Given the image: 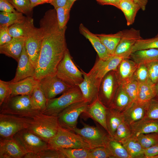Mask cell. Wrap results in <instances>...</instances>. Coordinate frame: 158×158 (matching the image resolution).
Returning a JSON list of instances; mask_svg holds the SVG:
<instances>
[{"mask_svg":"<svg viewBox=\"0 0 158 158\" xmlns=\"http://www.w3.org/2000/svg\"><path fill=\"white\" fill-rule=\"evenodd\" d=\"M79 30L81 34L91 43L97 52L99 59H105L112 55L102 43L96 34L90 32L83 24L81 23L80 25Z\"/></svg>","mask_w":158,"mask_h":158,"instance_id":"obj_24","label":"cell"},{"mask_svg":"<svg viewBox=\"0 0 158 158\" xmlns=\"http://www.w3.org/2000/svg\"><path fill=\"white\" fill-rule=\"evenodd\" d=\"M138 83H144L150 80L147 68L145 64L139 65L133 76Z\"/></svg>","mask_w":158,"mask_h":158,"instance_id":"obj_48","label":"cell"},{"mask_svg":"<svg viewBox=\"0 0 158 158\" xmlns=\"http://www.w3.org/2000/svg\"><path fill=\"white\" fill-rule=\"evenodd\" d=\"M32 8L38 5L42 4L41 0H29Z\"/></svg>","mask_w":158,"mask_h":158,"instance_id":"obj_56","label":"cell"},{"mask_svg":"<svg viewBox=\"0 0 158 158\" xmlns=\"http://www.w3.org/2000/svg\"><path fill=\"white\" fill-rule=\"evenodd\" d=\"M132 135L130 126L123 120L118 126L113 138L122 143Z\"/></svg>","mask_w":158,"mask_h":158,"instance_id":"obj_39","label":"cell"},{"mask_svg":"<svg viewBox=\"0 0 158 158\" xmlns=\"http://www.w3.org/2000/svg\"><path fill=\"white\" fill-rule=\"evenodd\" d=\"M89 103L83 101L73 104L68 107L57 116L61 127L72 131L77 127L79 116L87 109Z\"/></svg>","mask_w":158,"mask_h":158,"instance_id":"obj_10","label":"cell"},{"mask_svg":"<svg viewBox=\"0 0 158 158\" xmlns=\"http://www.w3.org/2000/svg\"><path fill=\"white\" fill-rule=\"evenodd\" d=\"M145 118L158 120V97H156L148 102Z\"/></svg>","mask_w":158,"mask_h":158,"instance_id":"obj_45","label":"cell"},{"mask_svg":"<svg viewBox=\"0 0 158 158\" xmlns=\"http://www.w3.org/2000/svg\"><path fill=\"white\" fill-rule=\"evenodd\" d=\"M123 34V31H120L114 34H96L101 42L106 48L109 53L113 55L115 50Z\"/></svg>","mask_w":158,"mask_h":158,"instance_id":"obj_34","label":"cell"},{"mask_svg":"<svg viewBox=\"0 0 158 158\" xmlns=\"http://www.w3.org/2000/svg\"><path fill=\"white\" fill-rule=\"evenodd\" d=\"M125 58L112 55L105 59L99 58L87 75L96 83L99 85L105 75L109 72L116 70L122 60Z\"/></svg>","mask_w":158,"mask_h":158,"instance_id":"obj_12","label":"cell"},{"mask_svg":"<svg viewBox=\"0 0 158 158\" xmlns=\"http://www.w3.org/2000/svg\"><path fill=\"white\" fill-rule=\"evenodd\" d=\"M145 158H153L158 155V143L145 148L144 151Z\"/></svg>","mask_w":158,"mask_h":158,"instance_id":"obj_52","label":"cell"},{"mask_svg":"<svg viewBox=\"0 0 158 158\" xmlns=\"http://www.w3.org/2000/svg\"><path fill=\"white\" fill-rule=\"evenodd\" d=\"M49 148H91L90 145L80 135L60 126L55 135L48 142Z\"/></svg>","mask_w":158,"mask_h":158,"instance_id":"obj_5","label":"cell"},{"mask_svg":"<svg viewBox=\"0 0 158 158\" xmlns=\"http://www.w3.org/2000/svg\"><path fill=\"white\" fill-rule=\"evenodd\" d=\"M125 148L131 158H145L144 149L136 137L132 136L121 143Z\"/></svg>","mask_w":158,"mask_h":158,"instance_id":"obj_33","label":"cell"},{"mask_svg":"<svg viewBox=\"0 0 158 158\" xmlns=\"http://www.w3.org/2000/svg\"><path fill=\"white\" fill-rule=\"evenodd\" d=\"M130 126L132 136L135 137L142 134L158 133V120L144 118Z\"/></svg>","mask_w":158,"mask_h":158,"instance_id":"obj_25","label":"cell"},{"mask_svg":"<svg viewBox=\"0 0 158 158\" xmlns=\"http://www.w3.org/2000/svg\"><path fill=\"white\" fill-rule=\"evenodd\" d=\"M9 81L0 80V106L6 103L11 97L12 90Z\"/></svg>","mask_w":158,"mask_h":158,"instance_id":"obj_47","label":"cell"},{"mask_svg":"<svg viewBox=\"0 0 158 158\" xmlns=\"http://www.w3.org/2000/svg\"><path fill=\"white\" fill-rule=\"evenodd\" d=\"M39 81L40 87L47 100L54 98L73 87L66 83L56 74L44 78Z\"/></svg>","mask_w":158,"mask_h":158,"instance_id":"obj_14","label":"cell"},{"mask_svg":"<svg viewBox=\"0 0 158 158\" xmlns=\"http://www.w3.org/2000/svg\"><path fill=\"white\" fill-rule=\"evenodd\" d=\"M27 153H37L49 148L48 142L27 128L21 130L13 136Z\"/></svg>","mask_w":158,"mask_h":158,"instance_id":"obj_11","label":"cell"},{"mask_svg":"<svg viewBox=\"0 0 158 158\" xmlns=\"http://www.w3.org/2000/svg\"><path fill=\"white\" fill-rule=\"evenodd\" d=\"M47 99L39 84L31 95L32 108L38 112H43L46 108Z\"/></svg>","mask_w":158,"mask_h":158,"instance_id":"obj_32","label":"cell"},{"mask_svg":"<svg viewBox=\"0 0 158 158\" xmlns=\"http://www.w3.org/2000/svg\"><path fill=\"white\" fill-rule=\"evenodd\" d=\"M17 11L28 15L32 11L29 0H8Z\"/></svg>","mask_w":158,"mask_h":158,"instance_id":"obj_46","label":"cell"},{"mask_svg":"<svg viewBox=\"0 0 158 158\" xmlns=\"http://www.w3.org/2000/svg\"><path fill=\"white\" fill-rule=\"evenodd\" d=\"M26 17L23 13L17 11L15 13H0V27H8L24 19Z\"/></svg>","mask_w":158,"mask_h":158,"instance_id":"obj_37","label":"cell"},{"mask_svg":"<svg viewBox=\"0 0 158 158\" xmlns=\"http://www.w3.org/2000/svg\"><path fill=\"white\" fill-rule=\"evenodd\" d=\"M145 65L148 70L150 80L155 84L158 80V60L148 63Z\"/></svg>","mask_w":158,"mask_h":158,"instance_id":"obj_49","label":"cell"},{"mask_svg":"<svg viewBox=\"0 0 158 158\" xmlns=\"http://www.w3.org/2000/svg\"><path fill=\"white\" fill-rule=\"evenodd\" d=\"M83 77V81L78 86L80 89L85 101L90 104L97 99L99 85L93 82L86 73L81 69Z\"/></svg>","mask_w":158,"mask_h":158,"instance_id":"obj_23","label":"cell"},{"mask_svg":"<svg viewBox=\"0 0 158 158\" xmlns=\"http://www.w3.org/2000/svg\"><path fill=\"white\" fill-rule=\"evenodd\" d=\"M32 118L0 113V139L13 138L21 130L28 128Z\"/></svg>","mask_w":158,"mask_h":158,"instance_id":"obj_7","label":"cell"},{"mask_svg":"<svg viewBox=\"0 0 158 158\" xmlns=\"http://www.w3.org/2000/svg\"><path fill=\"white\" fill-rule=\"evenodd\" d=\"M149 49H158V36L150 38H142L138 40L133 47L132 52Z\"/></svg>","mask_w":158,"mask_h":158,"instance_id":"obj_42","label":"cell"},{"mask_svg":"<svg viewBox=\"0 0 158 158\" xmlns=\"http://www.w3.org/2000/svg\"><path fill=\"white\" fill-rule=\"evenodd\" d=\"M89 158H113L109 150L104 146H99L90 149Z\"/></svg>","mask_w":158,"mask_h":158,"instance_id":"obj_44","label":"cell"},{"mask_svg":"<svg viewBox=\"0 0 158 158\" xmlns=\"http://www.w3.org/2000/svg\"><path fill=\"white\" fill-rule=\"evenodd\" d=\"M73 4L68 0L64 6L55 9L58 23L61 29L66 27V25L69 18L70 11Z\"/></svg>","mask_w":158,"mask_h":158,"instance_id":"obj_36","label":"cell"},{"mask_svg":"<svg viewBox=\"0 0 158 158\" xmlns=\"http://www.w3.org/2000/svg\"><path fill=\"white\" fill-rule=\"evenodd\" d=\"M40 24L43 38L35 76L39 80L56 75L58 65L67 49L65 37L67 27H59L55 9L47 11Z\"/></svg>","mask_w":158,"mask_h":158,"instance_id":"obj_1","label":"cell"},{"mask_svg":"<svg viewBox=\"0 0 158 158\" xmlns=\"http://www.w3.org/2000/svg\"><path fill=\"white\" fill-rule=\"evenodd\" d=\"M68 0L71 2L74 3V2L77 0Z\"/></svg>","mask_w":158,"mask_h":158,"instance_id":"obj_59","label":"cell"},{"mask_svg":"<svg viewBox=\"0 0 158 158\" xmlns=\"http://www.w3.org/2000/svg\"><path fill=\"white\" fill-rule=\"evenodd\" d=\"M148 102H133L121 113L123 120L130 126L145 117Z\"/></svg>","mask_w":158,"mask_h":158,"instance_id":"obj_19","label":"cell"},{"mask_svg":"<svg viewBox=\"0 0 158 158\" xmlns=\"http://www.w3.org/2000/svg\"><path fill=\"white\" fill-rule=\"evenodd\" d=\"M0 113L32 118L39 113L32 108L31 95H18L11 97L0 106Z\"/></svg>","mask_w":158,"mask_h":158,"instance_id":"obj_4","label":"cell"},{"mask_svg":"<svg viewBox=\"0 0 158 158\" xmlns=\"http://www.w3.org/2000/svg\"><path fill=\"white\" fill-rule=\"evenodd\" d=\"M83 101L85 100L78 86H73L59 97L47 100L46 108L42 113L57 116L71 104Z\"/></svg>","mask_w":158,"mask_h":158,"instance_id":"obj_3","label":"cell"},{"mask_svg":"<svg viewBox=\"0 0 158 158\" xmlns=\"http://www.w3.org/2000/svg\"><path fill=\"white\" fill-rule=\"evenodd\" d=\"M119 8L124 15L128 26L134 23L136 14L140 9L139 6L132 0H120Z\"/></svg>","mask_w":158,"mask_h":158,"instance_id":"obj_31","label":"cell"},{"mask_svg":"<svg viewBox=\"0 0 158 158\" xmlns=\"http://www.w3.org/2000/svg\"><path fill=\"white\" fill-rule=\"evenodd\" d=\"M155 88L156 91V96L158 97V80L155 84Z\"/></svg>","mask_w":158,"mask_h":158,"instance_id":"obj_57","label":"cell"},{"mask_svg":"<svg viewBox=\"0 0 158 158\" xmlns=\"http://www.w3.org/2000/svg\"><path fill=\"white\" fill-rule=\"evenodd\" d=\"M131 59L138 65L158 60V49H149L135 51L130 56Z\"/></svg>","mask_w":158,"mask_h":158,"instance_id":"obj_27","label":"cell"},{"mask_svg":"<svg viewBox=\"0 0 158 158\" xmlns=\"http://www.w3.org/2000/svg\"><path fill=\"white\" fill-rule=\"evenodd\" d=\"M24 158H65L63 153L59 150L48 148L36 153H28Z\"/></svg>","mask_w":158,"mask_h":158,"instance_id":"obj_38","label":"cell"},{"mask_svg":"<svg viewBox=\"0 0 158 158\" xmlns=\"http://www.w3.org/2000/svg\"><path fill=\"white\" fill-rule=\"evenodd\" d=\"M133 102L120 84L110 108L115 109L122 113Z\"/></svg>","mask_w":158,"mask_h":158,"instance_id":"obj_29","label":"cell"},{"mask_svg":"<svg viewBox=\"0 0 158 158\" xmlns=\"http://www.w3.org/2000/svg\"><path fill=\"white\" fill-rule=\"evenodd\" d=\"M135 3L138 4L140 9L143 11L145 10L146 6L148 2V0H132Z\"/></svg>","mask_w":158,"mask_h":158,"instance_id":"obj_55","label":"cell"},{"mask_svg":"<svg viewBox=\"0 0 158 158\" xmlns=\"http://www.w3.org/2000/svg\"><path fill=\"white\" fill-rule=\"evenodd\" d=\"M136 137L144 148L149 147L158 143V133L142 134Z\"/></svg>","mask_w":158,"mask_h":158,"instance_id":"obj_43","label":"cell"},{"mask_svg":"<svg viewBox=\"0 0 158 158\" xmlns=\"http://www.w3.org/2000/svg\"><path fill=\"white\" fill-rule=\"evenodd\" d=\"M106 108L97 99L90 104L87 110L81 114L83 118H90L98 123L107 132Z\"/></svg>","mask_w":158,"mask_h":158,"instance_id":"obj_18","label":"cell"},{"mask_svg":"<svg viewBox=\"0 0 158 158\" xmlns=\"http://www.w3.org/2000/svg\"><path fill=\"white\" fill-rule=\"evenodd\" d=\"M51 0H41L42 4L45 3H50Z\"/></svg>","mask_w":158,"mask_h":158,"instance_id":"obj_58","label":"cell"},{"mask_svg":"<svg viewBox=\"0 0 158 158\" xmlns=\"http://www.w3.org/2000/svg\"><path fill=\"white\" fill-rule=\"evenodd\" d=\"M39 81L33 77L15 83L10 81L9 85L12 90L11 97L18 95H31L35 87L39 84Z\"/></svg>","mask_w":158,"mask_h":158,"instance_id":"obj_20","label":"cell"},{"mask_svg":"<svg viewBox=\"0 0 158 158\" xmlns=\"http://www.w3.org/2000/svg\"><path fill=\"white\" fill-rule=\"evenodd\" d=\"M32 119L28 129L47 142L55 136L60 126L57 116L39 113Z\"/></svg>","mask_w":158,"mask_h":158,"instance_id":"obj_2","label":"cell"},{"mask_svg":"<svg viewBox=\"0 0 158 158\" xmlns=\"http://www.w3.org/2000/svg\"><path fill=\"white\" fill-rule=\"evenodd\" d=\"M43 34L41 28H36L26 38L25 47L29 58L35 68L41 50Z\"/></svg>","mask_w":158,"mask_h":158,"instance_id":"obj_15","label":"cell"},{"mask_svg":"<svg viewBox=\"0 0 158 158\" xmlns=\"http://www.w3.org/2000/svg\"><path fill=\"white\" fill-rule=\"evenodd\" d=\"M18 63L15 76L11 82L15 83L29 77H35V67L29 58L25 46Z\"/></svg>","mask_w":158,"mask_h":158,"instance_id":"obj_16","label":"cell"},{"mask_svg":"<svg viewBox=\"0 0 158 158\" xmlns=\"http://www.w3.org/2000/svg\"><path fill=\"white\" fill-rule=\"evenodd\" d=\"M56 76L72 86H78L83 80L81 71L73 63L68 49L57 67Z\"/></svg>","mask_w":158,"mask_h":158,"instance_id":"obj_6","label":"cell"},{"mask_svg":"<svg viewBox=\"0 0 158 158\" xmlns=\"http://www.w3.org/2000/svg\"><path fill=\"white\" fill-rule=\"evenodd\" d=\"M157 35L158 36V33L157 34Z\"/></svg>","mask_w":158,"mask_h":158,"instance_id":"obj_61","label":"cell"},{"mask_svg":"<svg viewBox=\"0 0 158 158\" xmlns=\"http://www.w3.org/2000/svg\"><path fill=\"white\" fill-rule=\"evenodd\" d=\"M68 0H51L50 4L52 5L55 9L64 6Z\"/></svg>","mask_w":158,"mask_h":158,"instance_id":"obj_54","label":"cell"},{"mask_svg":"<svg viewBox=\"0 0 158 158\" xmlns=\"http://www.w3.org/2000/svg\"><path fill=\"white\" fill-rule=\"evenodd\" d=\"M99 4L102 5H111L115 6L118 9L119 8L120 0H96Z\"/></svg>","mask_w":158,"mask_h":158,"instance_id":"obj_53","label":"cell"},{"mask_svg":"<svg viewBox=\"0 0 158 158\" xmlns=\"http://www.w3.org/2000/svg\"><path fill=\"white\" fill-rule=\"evenodd\" d=\"M106 147L110 151L113 158H131L123 145L111 137Z\"/></svg>","mask_w":158,"mask_h":158,"instance_id":"obj_35","label":"cell"},{"mask_svg":"<svg viewBox=\"0 0 158 158\" xmlns=\"http://www.w3.org/2000/svg\"><path fill=\"white\" fill-rule=\"evenodd\" d=\"M83 127H77L72 131L81 137L91 148L99 146L106 147L111 138L108 133L104 131L99 127L90 126L82 121Z\"/></svg>","mask_w":158,"mask_h":158,"instance_id":"obj_9","label":"cell"},{"mask_svg":"<svg viewBox=\"0 0 158 158\" xmlns=\"http://www.w3.org/2000/svg\"><path fill=\"white\" fill-rule=\"evenodd\" d=\"M153 158H158V155L154 157Z\"/></svg>","mask_w":158,"mask_h":158,"instance_id":"obj_60","label":"cell"},{"mask_svg":"<svg viewBox=\"0 0 158 158\" xmlns=\"http://www.w3.org/2000/svg\"><path fill=\"white\" fill-rule=\"evenodd\" d=\"M155 84L150 80L139 83L136 102L144 103L149 101L156 96Z\"/></svg>","mask_w":158,"mask_h":158,"instance_id":"obj_30","label":"cell"},{"mask_svg":"<svg viewBox=\"0 0 158 158\" xmlns=\"http://www.w3.org/2000/svg\"><path fill=\"white\" fill-rule=\"evenodd\" d=\"M26 38L13 37L11 41L0 46V53L11 57L18 62Z\"/></svg>","mask_w":158,"mask_h":158,"instance_id":"obj_21","label":"cell"},{"mask_svg":"<svg viewBox=\"0 0 158 158\" xmlns=\"http://www.w3.org/2000/svg\"><path fill=\"white\" fill-rule=\"evenodd\" d=\"M123 31L120 40L114 51V55L130 58L133 47L138 40L142 38L139 30L132 28Z\"/></svg>","mask_w":158,"mask_h":158,"instance_id":"obj_13","label":"cell"},{"mask_svg":"<svg viewBox=\"0 0 158 158\" xmlns=\"http://www.w3.org/2000/svg\"><path fill=\"white\" fill-rule=\"evenodd\" d=\"M14 8L8 0H0L1 12L12 13L16 12Z\"/></svg>","mask_w":158,"mask_h":158,"instance_id":"obj_51","label":"cell"},{"mask_svg":"<svg viewBox=\"0 0 158 158\" xmlns=\"http://www.w3.org/2000/svg\"><path fill=\"white\" fill-rule=\"evenodd\" d=\"M34 27L33 19L27 17L23 20L9 27L10 34L13 37L27 38L33 32Z\"/></svg>","mask_w":158,"mask_h":158,"instance_id":"obj_22","label":"cell"},{"mask_svg":"<svg viewBox=\"0 0 158 158\" xmlns=\"http://www.w3.org/2000/svg\"><path fill=\"white\" fill-rule=\"evenodd\" d=\"M106 113L107 133L113 138L118 126L123 120V116L121 113L111 108H106Z\"/></svg>","mask_w":158,"mask_h":158,"instance_id":"obj_28","label":"cell"},{"mask_svg":"<svg viewBox=\"0 0 158 158\" xmlns=\"http://www.w3.org/2000/svg\"><path fill=\"white\" fill-rule=\"evenodd\" d=\"M9 27H0V46L3 45L11 40L13 37L9 32Z\"/></svg>","mask_w":158,"mask_h":158,"instance_id":"obj_50","label":"cell"},{"mask_svg":"<svg viewBox=\"0 0 158 158\" xmlns=\"http://www.w3.org/2000/svg\"><path fill=\"white\" fill-rule=\"evenodd\" d=\"M120 83L122 87L133 102H136L138 83L133 77L130 79Z\"/></svg>","mask_w":158,"mask_h":158,"instance_id":"obj_40","label":"cell"},{"mask_svg":"<svg viewBox=\"0 0 158 158\" xmlns=\"http://www.w3.org/2000/svg\"><path fill=\"white\" fill-rule=\"evenodd\" d=\"M120 85L116 70L108 73L101 82L97 99L106 107L110 108Z\"/></svg>","mask_w":158,"mask_h":158,"instance_id":"obj_8","label":"cell"},{"mask_svg":"<svg viewBox=\"0 0 158 158\" xmlns=\"http://www.w3.org/2000/svg\"><path fill=\"white\" fill-rule=\"evenodd\" d=\"M89 149L86 148H69L58 150L63 153L65 158H89Z\"/></svg>","mask_w":158,"mask_h":158,"instance_id":"obj_41","label":"cell"},{"mask_svg":"<svg viewBox=\"0 0 158 158\" xmlns=\"http://www.w3.org/2000/svg\"><path fill=\"white\" fill-rule=\"evenodd\" d=\"M26 154L13 138L0 139V158H24Z\"/></svg>","mask_w":158,"mask_h":158,"instance_id":"obj_17","label":"cell"},{"mask_svg":"<svg viewBox=\"0 0 158 158\" xmlns=\"http://www.w3.org/2000/svg\"><path fill=\"white\" fill-rule=\"evenodd\" d=\"M138 65L129 58L123 59L116 70L120 83L132 78Z\"/></svg>","mask_w":158,"mask_h":158,"instance_id":"obj_26","label":"cell"}]
</instances>
